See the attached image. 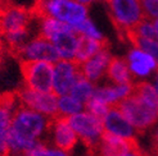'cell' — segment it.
<instances>
[{
	"label": "cell",
	"mask_w": 158,
	"mask_h": 156,
	"mask_svg": "<svg viewBox=\"0 0 158 156\" xmlns=\"http://www.w3.org/2000/svg\"><path fill=\"white\" fill-rule=\"evenodd\" d=\"M50 120L48 116L18 105L8 136L9 156H25L39 143L46 142Z\"/></svg>",
	"instance_id": "1"
},
{
	"label": "cell",
	"mask_w": 158,
	"mask_h": 156,
	"mask_svg": "<svg viewBox=\"0 0 158 156\" xmlns=\"http://www.w3.org/2000/svg\"><path fill=\"white\" fill-rule=\"evenodd\" d=\"M118 107L139 133L151 131L158 123V93L151 81L135 83L132 95Z\"/></svg>",
	"instance_id": "2"
},
{
	"label": "cell",
	"mask_w": 158,
	"mask_h": 156,
	"mask_svg": "<svg viewBox=\"0 0 158 156\" xmlns=\"http://www.w3.org/2000/svg\"><path fill=\"white\" fill-rule=\"evenodd\" d=\"M30 10L36 19L52 17L73 28L89 18L88 6L78 4L75 0H35Z\"/></svg>",
	"instance_id": "3"
},
{
	"label": "cell",
	"mask_w": 158,
	"mask_h": 156,
	"mask_svg": "<svg viewBox=\"0 0 158 156\" xmlns=\"http://www.w3.org/2000/svg\"><path fill=\"white\" fill-rule=\"evenodd\" d=\"M109 17L122 35H127L145 18L140 0H106Z\"/></svg>",
	"instance_id": "4"
},
{
	"label": "cell",
	"mask_w": 158,
	"mask_h": 156,
	"mask_svg": "<svg viewBox=\"0 0 158 156\" xmlns=\"http://www.w3.org/2000/svg\"><path fill=\"white\" fill-rule=\"evenodd\" d=\"M71 127L78 137V141L86 147L95 149L104 136V128L102 118H98L85 109L81 113L68 118Z\"/></svg>",
	"instance_id": "5"
},
{
	"label": "cell",
	"mask_w": 158,
	"mask_h": 156,
	"mask_svg": "<svg viewBox=\"0 0 158 156\" xmlns=\"http://www.w3.org/2000/svg\"><path fill=\"white\" fill-rule=\"evenodd\" d=\"M23 84L26 87L41 91H53L54 64L49 61H19Z\"/></svg>",
	"instance_id": "6"
},
{
	"label": "cell",
	"mask_w": 158,
	"mask_h": 156,
	"mask_svg": "<svg viewBox=\"0 0 158 156\" xmlns=\"http://www.w3.org/2000/svg\"><path fill=\"white\" fill-rule=\"evenodd\" d=\"M15 95H17L19 105L40 113L50 119L58 116V110H57L58 96L53 91L52 92L35 91L26 87L25 84H22L15 90Z\"/></svg>",
	"instance_id": "7"
},
{
	"label": "cell",
	"mask_w": 158,
	"mask_h": 156,
	"mask_svg": "<svg viewBox=\"0 0 158 156\" xmlns=\"http://www.w3.org/2000/svg\"><path fill=\"white\" fill-rule=\"evenodd\" d=\"M36 19L30 8L9 3L0 5V36L15 31L31 29V22Z\"/></svg>",
	"instance_id": "8"
},
{
	"label": "cell",
	"mask_w": 158,
	"mask_h": 156,
	"mask_svg": "<svg viewBox=\"0 0 158 156\" xmlns=\"http://www.w3.org/2000/svg\"><path fill=\"white\" fill-rule=\"evenodd\" d=\"M129 71L132 76L134 83L148 82L152 80L154 73L158 71V63L138 46H131L125 57Z\"/></svg>",
	"instance_id": "9"
},
{
	"label": "cell",
	"mask_w": 158,
	"mask_h": 156,
	"mask_svg": "<svg viewBox=\"0 0 158 156\" xmlns=\"http://www.w3.org/2000/svg\"><path fill=\"white\" fill-rule=\"evenodd\" d=\"M15 59L18 61H49L53 64L60 60L54 45L40 35L31 38L19 50Z\"/></svg>",
	"instance_id": "10"
},
{
	"label": "cell",
	"mask_w": 158,
	"mask_h": 156,
	"mask_svg": "<svg viewBox=\"0 0 158 156\" xmlns=\"http://www.w3.org/2000/svg\"><path fill=\"white\" fill-rule=\"evenodd\" d=\"M46 142L57 149L72 152L80 141H78L76 132L71 127L68 119L62 118V116H55L50 120Z\"/></svg>",
	"instance_id": "11"
},
{
	"label": "cell",
	"mask_w": 158,
	"mask_h": 156,
	"mask_svg": "<svg viewBox=\"0 0 158 156\" xmlns=\"http://www.w3.org/2000/svg\"><path fill=\"white\" fill-rule=\"evenodd\" d=\"M81 77L80 64L75 60H58L54 64L53 92L57 96L67 95Z\"/></svg>",
	"instance_id": "12"
},
{
	"label": "cell",
	"mask_w": 158,
	"mask_h": 156,
	"mask_svg": "<svg viewBox=\"0 0 158 156\" xmlns=\"http://www.w3.org/2000/svg\"><path fill=\"white\" fill-rule=\"evenodd\" d=\"M102 122H103L106 135L135 143L139 132L132 127V124L122 114L120 107H110L107 114L102 118Z\"/></svg>",
	"instance_id": "13"
},
{
	"label": "cell",
	"mask_w": 158,
	"mask_h": 156,
	"mask_svg": "<svg viewBox=\"0 0 158 156\" xmlns=\"http://www.w3.org/2000/svg\"><path fill=\"white\" fill-rule=\"evenodd\" d=\"M19 103L15 91L0 95V156H9L8 154V136L15 109Z\"/></svg>",
	"instance_id": "14"
},
{
	"label": "cell",
	"mask_w": 158,
	"mask_h": 156,
	"mask_svg": "<svg viewBox=\"0 0 158 156\" xmlns=\"http://www.w3.org/2000/svg\"><path fill=\"white\" fill-rule=\"evenodd\" d=\"M112 58H113L112 53H110L108 46H106L94 57H91L90 59L80 64L81 76L85 77L86 80L94 82L95 84L104 82L107 69Z\"/></svg>",
	"instance_id": "15"
},
{
	"label": "cell",
	"mask_w": 158,
	"mask_h": 156,
	"mask_svg": "<svg viewBox=\"0 0 158 156\" xmlns=\"http://www.w3.org/2000/svg\"><path fill=\"white\" fill-rule=\"evenodd\" d=\"M135 88V83L116 84L104 81L97 84L94 97L106 104L108 107H118L122 101L130 97Z\"/></svg>",
	"instance_id": "16"
},
{
	"label": "cell",
	"mask_w": 158,
	"mask_h": 156,
	"mask_svg": "<svg viewBox=\"0 0 158 156\" xmlns=\"http://www.w3.org/2000/svg\"><path fill=\"white\" fill-rule=\"evenodd\" d=\"M49 41L57 49L60 60H75L76 59L80 35L76 32L73 27L55 33Z\"/></svg>",
	"instance_id": "17"
},
{
	"label": "cell",
	"mask_w": 158,
	"mask_h": 156,
	"mask_svg": "<svg viewBox=\"0 0 158 156\" xmlns=\"http://www.w3.org/2000/svg\"><path fill=\"white\" fill-rule=\"evenodd\" d=\"M134 146V142L125 141L113 136L106 135L100 139V142L95 147L97 156H125Z\"/></svg>",
	"instance_id": "18"
},
{
	"label": "cell",
	"mask_w": 158,
	"mask_h": 156,
	"mask_svg": "<svg viewBox=\"0 0 158 156\" xmlns=\"http://www.w3.org/2000/svg\"><path fill=\"white\" fill-rule=\"evenodd\" d=\"M106 80L110 83H116V84L134 83L132 76L129 71V67L125 58H120V57L112 58L107 69Z\"/></svg>",
	"instance_id": "19"
},
{
	"label": "cell",
	"mask_w": 158,
	"mask_h": 156,
	"mask_svg": "<svg viewBox=\"0 0 158 156\" xmlns=\"http://www.w3.org/2000/svg\"><path fill=\"white\" fill-rule=\"evenodd\" d=\"M106 46H107V41H99V40H94V38L80 36L75 61L81 64L88 59H90L91 57H94L97 53H99L103 48H106Z\"/></svg>",
	"instance_id": "20"
},
{
	"label": "cell",
	"mask_w": 158,
	"mask_h": 156,
	"mask_svg": "<svg viewBox=\"0 0 158 156\" xmlns=\"http://www.w3.org/2000/svg\"><path fill=\"white\" fill-rule=\"evenodd\" d=\"M57 110H58V116L68 119L71 116L85 110V104H82L81 101L75 99L71 93H67V95L58 96Z\"/></svg>",
	"instance_id": "21"
},
{
	"label": "cell",
	"mask_w": 158,
	"mask_h": 156,
	"mask_svg": "<svg viewBox=\"0 0 158 156\" xmlns=\"http://www.w3.org/2000/svg\"><path fill=\"white\" fill-rule=\"evenodd\" d=\"M95 88H97V84L86 80L85 77H80L78 81L75 83V86L71 90V95H72L75 99H77L78 101H81L82 104H88L89 101L94 97V93H95Z\"/></svg>",
	"instance_id": "22"
},
{
	"label": "cell",
	"mask_w": 158,
	"mask_h": 156,
	"mask_svg": "<svg viewBox=\"0 0 158 156\" xmlns=\"http://www.w3.org/2000/svg\"><path fill=\"white\" fill-rule=\"evenodd\" d=\"M75 31L80 36L94 38V40H99V41H106L104 35L102 33V31L95 25H94V22L90 18H86L81 23H78V25L75 27Z\"/></svg>",
	"instance_id": "23"
},
{
	"label": "cell",
	"mask_w": 158,
	"mask_h": 156,
	"mask_svg": "<svg viewBox=\"0 0 158 156\" xmlns=\"http://www.w3.org/2000/svg\"><path fill=\"white\" fill-rule=\"evenodd\" d=\"M126 37H138V38H156V26L154 21L144 18L132 31L126 35Z\"/></svg>",
	"instance_id": "24"
},
{
	"label": "cell",
	"mask_w": 158,
	"mask_h": 156,
	"mask_svg": "<svg viewBox=\"0 0 158 156\" xmlns=\"http://www.w3.org/2000/svg\"><path fill=\"white\" fill-rule=\"evenodd\" d=\"M127 40L131 45L138 46L141 50L148 53L157 63H158V41L157 38H138V37H129Z\"/></svg>",
	"instance_id": "25"
},
{
	"label": "cell",
	"mask_w": 158,
	"mask_h": 156,
	"mask_svg": "<svg viewBox=\"0 0 158 156\" xmlns=\"http://www.w3.org/2000/svg\"><path fill=\"white\" fill-rule=\"evenodd\" d=\"M25 156H72V155L68 151L57 149V147L52 146L48 142H41Z\"/></svg>",
	"instance_id": "26"
},
{
	"label": "cell",
	"mask_w": 158,
	"mask_h": 156,
	"mask_svg": "<svg viewBox=\"0 0 158 156\" xmlns=\"http://www.w3.org/2000/svg\"><path fill=\"white\" fill-rule=\"evenodd\" d=\"M85 109L88 111H90L91 114H94L95 116H98V118H103V116L107 114V111L109 110L110 107H108L106 104H103L102 101H99L98 99L93 97L88 104L85 105Z\"/></svg>",
	"instance_id": "27"
},
{
	"label": "cell",
	"mask_w": 158,
	"mask_h": 156,
	"mask_svg": "<svg viewBox=\"0 0 158 156\" xmlns=\"http://www.w3.org/2000/svg\"><path fill=\"white\" fill-rule=\"evenodd\" d=\"M145 18L151 21L158 19V0H140Z\"/></svg>",
	"instance_id": "28"
},
{
	"label": "cell",
	"mask_w": 158,
	"mask_h": 156,
	"mask_svg": "<svg viewBox=\"0 0 158 156\" xmlns=\"http://www.w3.org/2000/svg\"><path fill=\"white\" fill-rule=\"evenodd\" d=\"M125 156H149V155H147L143 150L140 149V147H138L136 143H134V146L130 149V151L126 154Z\"/></svg>",
	"instance_id": "29"
},
{
	"label": "cell",
	"mask_w": 158,
	"mask_h": 156,
	"mask_svg": "<svg viewBox=\"0 0 158 156\" xmlns=\"http://www.w3.org/2000/svg\"><path fill=\"white\" fill-rule=\"evenodd\" d=\"M151 83H152V86L154 87V90H156V92L158 93V71L154 73V76L152 77V80H151Z\"/></svg>",
	"instance_id": "30"
},
{
	"label": "cell",
	"mask_w": 158,
	"mask_h": 156,
	"mask_svg": "<svg viewBox=\"0 0 158 156\" xmlns=\"http://www.w3.org/2000/svg\"><path fill=\"white\" fill-rule=\"evenodd\" d=\"M5 46H4V42H3V38L0 40V65H2L3 60H4V54H5Z\"/></svg>",
	"instance_id": "31"
},
{
	"label": "cell",
	"mask_w": 158,
	"mask_h": 156,
	"mask_svg": "<svg viewBox=\"0 0 158 156\" xmlns=\"http://www.w3.org/2000/svg\"><path fill=\"white\" fill-rule=\"evenodd\" d=\"M76 3H78V4H82V5H85V6H89L90 4H93L94 2H97V0H75Z\"/></svg>",
	"instance_id": "32"
},
{
	"label": "cell",
	"mask_w": 158,
	"mask_h": 156,
	"mask_svg": "<svg viewBox=\"0 0 158 156\" xmlns=\"http://www.w3.org/2000/svg\"><path fill=\"white\" fill-rule=\"evenodd\" d=\"M154 26H156V38H157V41H158V19L154 21Z\"/></svg>",
	"instance_id": "33"
},
{
	"label": "cell",
	"mask_w": 158,
	"mask_h": 156,
	"mask_svg": "<svg viewBox=\"0 0 158 156\" xmlns=\"http://www.w3.org/2000/svg\"><path fill=\"white\" fill-rule=\"evenodd\" d=\"M152 156H158V151H154V152H153V155H152Z\"/></svg>",
	"instance_id": "34"
},
{
	"label": "cell",
	"mask_w": 158,
	"mask_h": 156,
	"mask_svg": "<svg viewBox=\"0 0 158 156\" xmlns=\"http://www.w3.org/2000/svg\"><path fill=\"white\" fill-rule=\"evenodd\" d=\"M0 40H2V36H0Z\"/></svg>",
	"instance_id": "35"
},
{
	"label": "cell",
	"mask_w": 158,
	"mask_h": 156,
	"mask_svg": "<svg viewBox=\"0 0 158 156\" xmlns=\"http://www.w3.org/2000/svg\"><path fill=\"white\" fill-rule=\"evenodd\" d=\"M104 2H106V0H104Z\"/></svg>",
	"instance_id": "36"
}]
</instances>
